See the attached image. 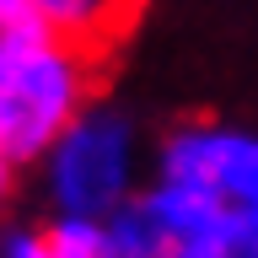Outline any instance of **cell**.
<instances>
[{
    "instance_id": "obj_9",
    "label": "cell",
    "mask_w": 258,
    "mask_h": 258,
    "mask_svg": "<svg viewBox=\"0 0 258 258\" xmlns=\"http://www.w3.org/2000/svg\"><path fill=\"white\" fill-rule=\"evenodd\" d=\"M16 172H22V167H16V161L0 151V226H6V215H11V199H16Z\"/></svg>"
},
{
    "instance_id": "obj_7",
    "label": "cell",
    "mask_w": 258,
    "mask_h": 258,
    "mask_svg": "<svg viewBox=\"0 0 258 258\" xmlns=\"http://www.w3.org/2000/svg\"><path fill=\"white\" fill-rule=\"evenodd\" d=\"M48 27L38 22V11H32L27 0H0V70L11 59H22L32 43H43Z\"/></svg>"
},
{
    "instance_id": "obj_2",
    "label": "cell",
    "mask_w": 258,
    "mask_h": 258,
    "mask_svg": "<svg viewBox=\"0 0 258 258\" xmlns=\"http://www.w3.org/2000/svg\"><path fill=\"white\" fill-rule=\"evenodd\" d=\"M97 48L48 32L0 70V151L16 167H38L48 145L92 108Z\"/></svg>"
},
{
    "instance_id": "obj_4",
    "label": "cell",
    "mask_w": 258,
    "mask_h": 258,
    "mask_svg": "<svg viewBox=\"0 0 258 258\" xmlns=\"http://www.w3.org/2000/svg\"><path fill=\"white\" fill-rule=\"evenodd\" d=\"M151 177L226 215H258V129L215 124V118L177 124L156 145Z\"/></svg>"
},
{
    "instance_id": "obj_6",
    "label": "cell",
    "mask_w": 258,
    "mask_h": 258,
    "mask_svg": "<svg viewBox=\"0 0 258 258\" xmlns=\"http://www.w3.org/2000/svg\"><path fill=\"white\" fill-rule=\"evenodd\" d=\"M48 258H118L113 226L108 221H70V215H54V226H48Z\"/></svg>"
},
{
    "instance_id": "obj_5",
    "label": "cell",
    "mask_w": 258,
    "mask_h": 258,
    "mask_svg": "<svg viewBox=\"0 0 258 258\" xmlns=\"http://www.w3.org/2000/svg\"><path fill=\"white\" fill-rule=\"evenodd\" d=\"M38 22H43L54 38H70V43H86V48H102L124 32L135 0H27Z\"/></svg>"
},
{
    "instance_id": "obj_3",
    "label": "cell",
    "mask_w": 258,
    "mask_h": 258,
    "mask_svg": "<svg viewBox=\"0 0 258 258\" xmlns=\"http://www.w3.org/2000/svg\"><path fill=\"white\" fill-rule=\"evenodd\" d=\"M108 226L118 258H258V215H226L156 177Z\"/></svg>"
},
{
    "instance_id": "obj_8",
    "label": "cell",
    "mask_w": 258,
    "mask_h": 258,
    "mask_svg": "<svg viewBox=\"0 0 258 258\" xmlns=\"http://www.w3.org/2000/svg\"><path fill=\"white\" fill-rule=\"evenodd\" d=\"M0 258H48V231H0Z\"/></svg>"
},
{
    "instance_id": "obj_1",
    "label": "cell",
    "mask_w": 258,
    "mask_h": 258,
    "mask_svg": "<svg viewBox=\"0 0 258 258\" xmlns=\"http://www.w3.org/2000/svg\"><path fill=\"white\" fill-rule=\"evenodd\" d=\"M140 161L145 151L135 118L92 102L38 161L43 199L54 215H70V221H113L145 188Z\"/></svg>"
}]
</instances>
